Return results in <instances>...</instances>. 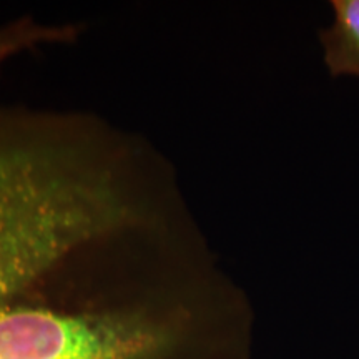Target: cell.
Segmentation results:
<instances>
[{"label": "cell", "mask_w": 359, "mask_h": 359, "mask_svg": "<svg viewBox=\"0 0 359 359\" xmlns=\"http://www.w3.org/2000/svg\"><path fill=\"white\" fill-rule=\"evenodd\" d=\"M173 245L118 170L77 154L17 165L0 231V359H180L222 333L172 278Z\"/></svg>", "instance_id": "cell-1"}, {"label": "cell", "mask_w": 359, "mask_h": 359, "mask_svg": "<svg viewBox=\"0 0 359 359\" xmlns=\"http://www.w3.org/2000/svg\"><path fill=\"white\" fill-rule=\"evenodd\" d=\"M333 20L320 32L331 77L359 79V0H331Z\"/></svg>", "instance_id": "cell-2"}, {"label": "cell", "mask_w": 359, "mask_h": 359, "mask_svg": "<svg viewBox=\"0 0 359 359\" xmlns=\"http://www.w3.org/2000/svg\"><path fill=\"white\" fill-rule=\"evenodd\" d=\"M77 34L79 30L75 25L45 24L30 17L2 22L0 24V69L20 53L34 50L40 45L70 42L77 37Z\"/></svg>", "instance_id": "cell-3"}]
</instances>
